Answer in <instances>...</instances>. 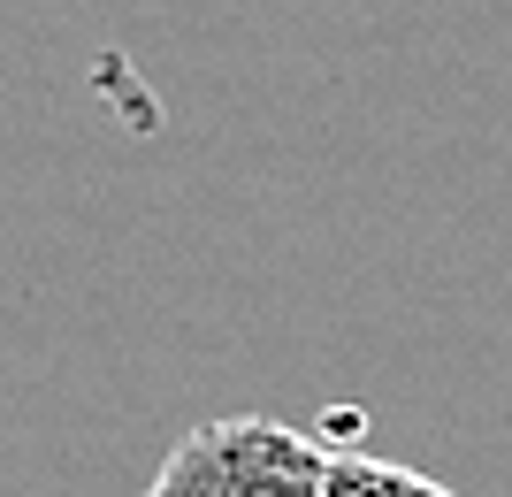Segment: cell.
Here are the masks:
<instances>
[{
	"label": "cell",
	"instance_id": "obj_2",
	"mask_svg": "<svg viewBox=\"0 0 512 497\" xmlns=\"http://www.w3.org/2000/svg\"><path fill=\"white\" fill-rule=\"evenodd\" d=\"M321 497H459L451 482L421 475V467H398V459L375 452H329V482Z\"/></svg>",
	"mask_w": 512,
	"mask_h": 497
},
{
	"label": "cell",
	"instance_id": "obj_1",
	"mask_svg": "<svg viewBox=\"0 0 512 497\" xmlns=\"http://www.w3.org/2000/svg\"><path fill=\"white\" fill-rule=\"evenodd\" d=\"M329 444L268 413H222L176 436L146 497H321Z\"/></svg>",
	"mask_w": 512,
	"mask_h": 497
}]
</instances>
